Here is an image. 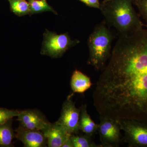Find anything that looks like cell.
<instances>
[{
    "label": "cell",
    "instance_id": "22",
    "mask_svg": "<svg viewBox=\"0 0 147 147\" xmlns=\"http://www.w3.org/2000/svg\"><path fill=\"white\" fill-rule=\"evenodd\" d=\"M143 26L147 27V25H145V24H143Z\"/></svg>",
    "mask_w": 147,
    "mask_h": 147
},
{
    "label": "cell",
    "instance_id": "17",
    "mask_svg": "<svg viewBox=\"0 0 147 147\" xmlns=\"http://www.w3.org/2000/svg\"><path fill=\"white\" fill-rule=\"evenodd\" d=\"M20 111L11 110L5 108H0V125L5 123L12 119L14 117H17Z\"/></svg>",
    "mask_w": 147,
    "mask_h": 147
},
{
    "label": "cell",
    "instance_id": "11",
    "mask_svg": "<svg viewBox=\"0 0 147 147\" xmlns=\"http://www.w3.org/2000/svg\"><path fill=\"white\" fill-rule=\"evenodd\" d=\"M80 109L79 130H81L86 135L92 137L98 131V124L96 123L91 118L87 111L86 104L82 105Z\"/></svg>",
    "mask_w": 147,
    "mask_h": 147
},
{
    "label": "cell",
    "instance_id": "4",
    "mask_svg": "<svg viewBox=\"0 0 147 147\" xmlns=\"http://www.w3.org/2000/svg\"><path fill=\"white\" fill-rule=\"evenodd\" d=\"M80 42L78 40H71L68 33L58 34L46 29L43 34L41 55L52 58H59L71 47Z\"/></svg>",
    "mask_w": 147,
    "mask_h": 147
},
{
    "label": "cell",
    "instance_id": "14",
    "mask_svg": "<svg viewBox=\"0 0 147 147\" xmlns=\"http://www.w3.org/2000/svg\"><path fill=\"white\" fill-rule=\"evenodd\" d=\"M10 10L16 16H21L30 15V5L26 0H8Z\"/></svg>",
    "mask_w": 147,
    "mask_h": 147
},
{
    "label": "cell",
    "instance_id": "20",
    "mask_svg": "<svg viewBox=\"0 0 147 147\" xmlns=\"http://www.w3.org/2000/svg\"><path fill=\"white\" fill-rule=\"evenodd\" d=\"M70 136L65 140V142H64L61 147H73V144L70 139Z\"/></svg>",
    "mask_w": 147,
    "mask_h": 147
},
{
    "label": "cell",
    "instance_id": "5",
    "mask_svg": "<svg viewBox=\"0 0 147 147\" xmlns=\"http://www.w3.org/2000/svg\"><path fill=\"white\" fill-rule=\"evenodd\" d=\"M129 147H147V123L130 119L117 120Z\"/></svg>",
    "mask_w": 147,
    "mask_h": 147
},
{
    "label": "cell",
    "instance_id": "15",
    "mask_svg": "<svg viewBox=\"0 0 147 147\" xmlns=\"http://www.w3.org/2000/svg\"><path fill=\"white\" fill-rule=\"evenodd\" d=\"M30 5V15L41 13L45 11H52L56 15L57 12L49 5L47 0H27Z\"/></svg>",
    "mask_w": 147,
    "mask_h": 147
},
{
    "label": "cell",
    "instance_id": "9",
    "mask_svg": "<svg viewBox=\"0 0 147 147\" xmlns=\"http://www.w3.org/2000/svg\"><path fill=\"white\" fill-rule=\"evenodd\" d=\"M15 137L26 147H44L47 140L42 131L25 128L20 125L15 130Z\"/></svg>",
    "mask_w": 147,
    "mask_h": 147
},
{
    "label": "cell",
    "instance_id": "12",
    "mask_svg": "<svg viewBox=\"0 0 147 147\" xmlns=\"http://www.w3.org/2000/svg\"><path fill=\"white\" fill-rule=\"evenodd\" d=\"M92 83L89 76L75 69L71 76L70 86L74 93H84L91 87Z\"/></svg>",
    "mask_w": 147,
    "mask_h": 147
},
{
    "label": "cell",
    "instance_id": "18",
    "mask_svg": "<svg viewBox=\"0 0 147 147\" xmlns=\"http://www.w3.org/2000/svg\"><path fill=\"white\" fill-rule=\"evenodd\" d=\"M132 2L139 9L140 16L147 22V0H133Z\"/></svg>",
    "mask_w": 147,
    "mask_h": 147
},
{
    "label": "cell",
    "instance_id": "3",
    "mask_svg": "<svg viewBox=\"0 0 147 147\" xmlns=\"http://www.w3.org/2000/svg\"><path fill=\"white\" fill-rule=\"evenodd\" d=\"M114 37L113 32L104 21L96 25L90 35L88 40L89 51L88 64L96 71H102L106 66L111 56Z\"/></svg>",
    "mask_w": 147,
    "mask_h": 147
},
{
    "label": "cell",
    "instance_id": "21",
    "mask_svg": "<svg viewBox=\"0 0 147 147\" xmlns=\"http://www.w3.org/2000/svg\"><path fill=\"white\" fill-rule=\"evenodd\" d=\"M113 1V0H103V1L102 2V3H106L107 2L110 1Z\"/></svg>",
    "mask_w": 147,
    "mask_h": 147
},
{
    "label": "cell",
    "instance_id": "6",
    "mask_svg": "<svg viewBox=\"0 0 147 147\" xmlns=\"http://www.w3.org/2000/svg\"><path fill=\"white\" fill-rule=\"evenodd\" d=\"M98 131L101 147H118L122 142L121 129L117 120L99 116Z\"/></svg>",
    "mask_w": 147,
    "mask_h": 147
},
{
    "label": "cell",
    "instance_id": "19",
    "mask_svg": "<svg viewBox=\"0 0 147 147\" xmlns=\"http://www.w3.org/2000/svg\"><path fill=\"white\" fill-rule=\"evenodd\" d=\"M84 3L88 6L92 8L98 9L100 7V3L99 0H78Z\"/></svg>",
    "mask_w": 147,
    "mask_h": 147
},
{
    "label": "cell",
    "instance_id": "10",
    "mask_svg": "<svg viewBox=\"0 0 147 147\" xmlns=\"http://www.w3.org/2000/svg\"><path fill=\"white\" fill-rule=\"evenodd\" d=\"M42 131L47 139V146L49 147H61L64 142L71 135L57 121L51 123Z\"/></svg>",
    "mask_w": 147,
    "mask_h": 147
},
{
    "label": "cell",
    "instance_id": "13",
    "mask_svg": "<svg viewBox=\"0 0 147 147\" xmlns=\"http://www.w3.org/2000/svg\"><path fill=\"white\" fill-rule=\"evenodd\" d=\"M12 119L0 125V147H13L12 140L15 134L12 127Z\"/></svg>",
    "mask_w": 147,
    "mask_h": 147
},
{
    "label": "cell",
    "instance_id": "8",
    "mask_svg": "<svg viewBox=\"0 0 147 147\" xmlns=\"http://www.w3.org/2000/svg\"><path fill=\"white\" fill-rule=\"evenodd\" d=\"M17 117L20 125L29 129L42 131L51 124L42 113L36 110L20 111Z\"/></svg>",
    "mask_w": 147,
    "mask_h": 147
},
{
    "label": "cell",
    "instance_id": "7",
    "mask_svg": "<svg viewBox=\"0 0 147 147\" xmlns=\"http://www.w3.org/2000/svg\"><path fill=\"white\" fill-rule=\"evenodd\" d=\"M72 96V94L69 96L63 102L60 117L57 121L69 134H76L79 131L80 109L76 108Z\"/></svg>",
    "mask_w": 147,
    "mask_h": 147
},
{
    "label": "cell",
    "instance_id": "2",
    "mask_svg": "<svg viewBox=\"0 0 147 147\" xmlns=\"http://www.w3.org/2000/svg\"><path fill=\"white\" fill-rule=\"evenodd\" d=\"M133 0H113L101 3L99 9L106 25L114 27L119 36L127 35L143 27L132 6Z\"/></svg>",
    "mask_w": 147,
    "mask_h": 147
},
{
    "label": "cell",
    "instance_id": "1",
    "mask_svg": "<svg viewBox=\"0 0 147 147\" xmlns=\"http://www.w3.org/2000/svg\"><path fill=\"white\" fill-rule=\"evenodd\" d=\"M99 116L147 123V30L119 36L92 94Z\"/></svg>",
    "mask_w": 147,
    "mask_h": 147
},
{
    "label": "cell",
    "instance_id": "16",
    "mask_svg": "<svg viewBox=\"0 0 147 147\" xmlns=\"http://www.w3.org/2000/svg\"><path fill=\"white\" fill-rule=\"evenodd\" d=\"M73 147H101L94 142L92 137L86 135H76L71 134L70 136Z\"/></svg>",
    "mask_w": 147,
    "mask_h": 147
}]
</instances>
